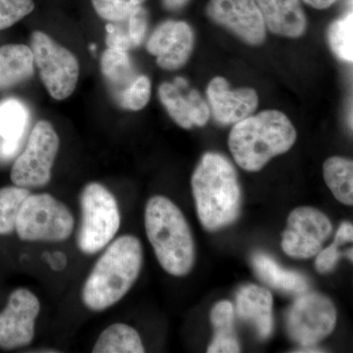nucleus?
I'll return each mask as SVG.
<instances>
[{
  "label": "nucleus",
  "instance_id": "f257e3e1",
  "mask_svg": "<svg viewBox=\"0 0 353 353\" xmlns=\"http://www.w3.org/2000/svg\"><path fill=\"white\" fill-rule=\"evenodd\" d=\"M197 215L204 229L215 232L238 220L241 192L238 173L228 158L208 152L192 176Z\"/></svg>",
  "mask_w": 353,
  "mask_h": 353
},
{
  "label": "nucleus",
  "instance_id": "f03ea898",
  "mask_svg": "<svg viewBox=\"0 0 353 353\" xmlns=\"http://www.w3.org/2000/svg\"><path fill=\"white\" fill-rule=\"evenodd\" d=\"M143 259V246L136 236L125 234L112 241L83 284L85 307L99 312L120 301L138 280Z\"/></svg>",
  "mask_w": 353,
  "mask_h": 353
},
{
  "label": "nucleus",
  "instance_id": "7ed1b4c3",
  "mask_svg": "<svg viewBox=\"0 0 353 353\" xmlns=\"http://www.w3.org/2000/svg\"><path fill=\"white\" fill-rule=\"evenodd\" d=\"M296 141V131L289 118L281 111L266 110L236 123L229 148L241 168L257 172L272 158L289 152Z\"/></svg>",
  "mask_w": 353,
  "mask_h": 353
},
{
  "label": "nucleus",
  "instance_id": "20e7f679",
  "mask_svg": "<svg viewBox=\"0 0 353 353\" xmlns=\"http://www.w3.org/2000/svg\"><path fill=\"white\" fill-rule=\"evenodd\" d=\"M145 226L162 268L176 277L189 274L196 260V250L189 224L180 208L167 197H152L145 206Z\"/></svg>",
  "mask_w": 353,
  "mask_h": 353
},
{
  "label": "nucleus",
  "instance_id": "39448f33",
  "mask_svg": "<svg viewBox=\"0 0 353 353\" xmlns=\"http://www.w3.org/2000/svg\"><path fill=\"white\" fill-rule=\"evenodd\" d=\"M79 248L85 254H95L106 248L119 231L121 216L115 197L99 183H90L80 197Z\"/></svg>",
  "mask_w": 353,
  "mask_h": 353
},
{
  "label": "nucleus",
  "instance_id": "423d86ee",
  "mask_svg": "<svg viewBox=\"0 0 353 353\" xmlns=\"http://www.w3.org/2000/svg\"><path fill=\"white\" fill-rule=\"evenodd\" d=\"M73 215L61 201L48 194H30L21 206L15 230L24 241L60 243L73 233Z\"/></svg>",
  "mask_w": 353,
  "mask_h": 353
},
{
  "label": "nucleus",
  "instance_id": "0eeeda50",
  "mask_svg": "<svg viewBox=\"0 0 353 353\" xmlns=\"http://www.w3.org/2000/svg\"><path fill=\"white\" fill-rule=\"evenodd\" d=\"M31 50L41 82L51 97L64 101L75 92L80 66L75 55L43 32L31 36Z\"/></svg>",
  "mask_w": 353,
  "mask_h": 353
},
{
  "label": "nucleus",
  "instance_id": "6e6552de",
  "mask_svg": "<svg viewBox=\"0 0 353 353\" xmlns=\"http://www.w3.org/2000/svg\"><path fill=\"white\" fill-rule=\"evenodd\" d=\"M59 150V138L48 121H39L32 130L24 152L14 162L11 181L17 187L48 185Z\"/></svg>",
  "mask_w": 353,
  "mask_h": 353
},
{
  "label": "nucleus",
  "instance_id": "1a4fd4ad",
  "mask_svg": "<svg viewBox=\"0 0 353 353\" xmlns=\"http://www.w3.org/2000/svg\"><path fill=\"white\" fill-rule=\"evenodd\" d=\"M336 311L329 297L318 292L297 296L285 315L288 334L301 347H312L334 331Z\"/></svg>",
  "mask_w": 353,
  "mask_h": 353
},
{
  "label": "nucleus",
  "instance_id": "9d476101",
  "mask_svg": "<svg viewBox=\"0 0 353 353\" xmlns=\"http://www.w3.org/2000/svg\"><path fill=\"white\" fill-rule=\"evenodd\" d=\"M332 232L331 221L321 211L313 208L294 209L283 233V250L292 259H310L322 250Z\"/></svg>",
  "mask_w": 353,
  "mask_h": 353
},
{
  "label": "nucleus",
  "instance_id": "9b49d317",
  "mask_svg": "<svg viewBox=\"0 0 353 353\" xmlns=\"http://www.w3.org/2000/svg\"><path fill=\"white\" fill-rule=\"evenodd\" d=\"M41 303L31 290L20 288L11 292L0 312V347L15 350L27 347L34 338Z\"/></svg>",
  "mask_w": 353,
  "mask_h": 353
},
{
  "label": "nucleus",
  "instance_id": "f8f14e48",
  "mask_svg": "<svg viewBox=\"0 0 353 353\" xmlns=\"http://www.w3.org/2000/svg\"><path fill=\"white\" fill-rule=\"evenodd\" d=\"M208 15L246 43L259 46L265 41L266 26L255 0H210Z\"/></svg>",
  "mask_w": 353,
  "mask_h": 353
},
{
  "label": "nucleus",
  "instance_id": "ddd939ff",
  "mask_svg": "<svg viewBox=\"0 0 353 353\" xmlns=\"http://www.w3.org/2000/svg\"><path fill=\"white\" fill-rule=\"evenodd\" d=\"M194 48V32L183 21H166L158 26L146 48L157 57L158 66L173 71L187 63Z\"/></svg>",
  "mask_w": 353,
  "mask_h": 353
},
{
  "label": "nucleus",
  "instance_id": "4468645a",
  "mask_svg": "<svg viewBox=\"0 0 353 353\" xmlns=\"http://www.w3.org/2000/svg\"><path fill=\"white\" fill-rule=\"evenodd\" d=\"M206 92L215 120L223 125L240 122L252 115L259 105V97L253 88L230 90L222 77L213 79Z\"/></svg>",
  "mask_w": 353,
  "mask_h": 353
},
{
  "label": "nucleus",
  "instance_id": "2eb2a0df",
  "mask_svg": "<svg viewBox=\"0 0 353 353\" xmlns=\"http://www.w3.org/2000/svg\"><path fill=\"white\" fill-rule=\"evenodd\" d=\"M273 297L265 288L245 285L236 294V314L256 329L262 340L273 331Z\"/></svg>",
  "mask_w": 353,
  "mask_h": 353
},
{
  "label": "nucleus",
  "instance_id": "dca6fc26",
  "mask_svg": "<svg viewBox=\"0 0 353 353\" xmlns=\"http://www.w3.org/2000/svg\"><path fill=\"white\" fill-rule=\"evenodd\" d=\"M265 26L273 34L299 38L306 30V17L299 0H255Z\"/></svg>",
  "mask_w": 353,
  "mask_h": 353
},
{
  "label": "nucleus",
  "instance_id": "f3484780",
  "mask_svg": "<svg viewBox=\"0 0 353 353\" xmlns=\"http://www.w3.org/2000/svg\"><path fill=\"white\" fill-rule=\"evenodd\" d=\"M252 265L260 280L274 289L299 294L308 290L309 283L305 276L283 268L265 253H255L252 256Z\"/></svg>",
  "mask_w": 353,
  "mask_h": 353
},
{
  "label": "nucleus",
  "instance_id": "a211bd4d",
  "mask_svg": "<svg viewBox=\"0 0 353 353\" xmlns=\"http://www.w3.org/2000/svg\"><path fill=\"white\" fill-rule=\"evenodd\" d=\"M31 48L24 44H6L0 48V90L14 87L34 73Z\"/></svg>",
  "mask_w": 353,
  "mask_h": 353
},
{
  "label": "nucleus",
  "instance_id": "6ab92c4d",
  "mask_svg": "<svg viewBox=\"0 0 353 353\" xmlns=\"http://www.w3.org/2000/svg\"><path fill=\"white\" fill-rule=\"evenodd\" d=\"M234 306L228 301L216 304L211 311L210 319L215 334L209 345V353H236L241 352L234 329Z\"/></svg>",
  "mask_w": 353,
  "mask_h": 353
},
{
  "label": "nucleus",
  "instance_id": "aec40b11",
  "mask_svg": "<svg viewBox=\"0 0 353 353\" xmlns=\"http://www.w3.org/2000/svg\"><path fill=\"white\" fill-rule=\"evenodd\" d=\"M143 341L138 332L122 323L111 325L101 334L92 347L94 353H143Z\"/></svg>",
  "mask_w": 353,
  "mask_h": 353
},
{
  "label": "nucleus",
  "instance_id": "412c9836",
  "mask_svg": "<svg viewBox=\"0 0 353 353\" xmlns=\"http://www.w3.org/2000/svg\"><path fill=\"white\" fill-rule=\"evenodd\" d=\"M324 180L334 197L345 205L353 204V163L347 158L334 157L323 166Z\"/></svg>",
  "mask_w": 353,
  "mask_h": 353
},
{
  "label": "nucleus",
  "instance_id": "4be33fe9",
  "mask_svg": "<svg viewBox=\"0 0 353 353\" xmlns=\"http://www.w3.org/2000/svg\"><path fill=\"white\" fill-rule=\"evenodd\" d=\"M29 120V110L23 102L15 99L0 102V138L22 141Z\"/></svg>",
  "mask_w": 353,
  "mask_h": 353
},
{
  "label": "nucleus",
  "instance_id": "5701e85b",
  "mask_svg": "<svg viewBox=\"0 0 353 353\" xmlns=\"http://www.w3.org/2000/svg\"><path fill=\"white\" fill-rule=\"evenodd\" d=\"M31 192L26 188L6 187L0 189V234L15 231L21 206Z\"/></svg>",
  "mask_w": 353,
  "mask_h": 353
},
{
  "label": "nucleus",
  "instance_id": "b1692460",
  "mask_svg": "<svg viewBox=\"0 0 353 353\" xmlns=\"http://www.w3.org/2000/svg\"><path fill=\"white\" fill-rule=\"evenodd\" d=\"M158 94H159L160 101L166 108L172 119L183 129H192L190 102L188 101V97L181 94L179 88H176L174 83H163L158 88Z\"/></svg>",
  "mask_w": 353,
  "mask_h": 353
},
{
  "label": "nucleus",
  "instance_id": "393cba45",
  "mask_svg": "<svg viewBox=\"0 0 353 353\" xmlns=\"http://www.w3.org/2000/svg\"><path fill=\"white\" fill-rule=\"evenodd\" d=\"M101 71L114 85L131 83L132 66L128 51L114 48L104 51L101 57Z\"/></svg>",
  "mask_w": 353,
  "mask_h": 353
},
{
  "label": "nucleus",
  "instance_id": "a878e982",
  "mask_svg": "<svg viewBox=\"0 0 353 353\" xmlns=\"http://www.w3.org/2000/svg\"><path fill=\"white\" fill-rule=\"evenodd\" d=\"M353 15L347 13L345 17L334 21L330 26L328 39L334 54L343 61L353 60Z\"/></svg>",
  "mask_w": 353,
  "mask_h": 353
},
{
  "label": "nucleus",
  "instance_id": "bb28decb",
  "mask_svg": "<svg viewBox=\"0 0 353 353\" xmlns=\"http://www.w3.org/2000/svg\"><path fill=\"white\" fill-rule=\"evenodd\" d=\"M152 83L150 79L146 76H139L123 92V106L132 111L141 110L148 105Z\"/></svg>",
  "mask_w": 353,
  "mask_h": 353
},
{
  "label": "nucleus",
  "instance_id": "cd10ccee",
  "mask_svg": "<svg viewBox=\"0 0 353 353\" xmlns=\"http://www.w3.org/2000/svg\"><path fill=\"white\" fill-rule=\"evenodd\" d=\"M34 9L32 0H0V31L12 27Z\"/></svg>",
  "mask_w": 353,
  "mask_h": 353
},
{
  "label": "nucleus",
  "instance_id": "c85d7f7f",
  "mask_svg": "<svg viewBox=\"0 0 353 353\" xmlns=\"http://www.w3.org/2000/svg\"><path fill=\"white\" fill-rule=\"evenodd\" d=\"M92 2L95 12L109 22L127 20L136 8L131 0H92Z\"/></svg>",
  "mask_w": 353,
  "mask_h": 353
},
{
  "label": "nucleus",
  "instance_id": "c756f323",
  "mask_svg": "<svg viewBox=\"0 0 353 353\" xmlns=\"http://www.w3.org/2000/svg\"><path fill=\"white\" fill-rule=\"evenodd\" d=\"M128 19H129L128 34L131 39L132 48H136L141 46L145 39L146 31H148V12L141 6L136 7Z\"/></svg>",
  "mask_w": 353,
  "mask_h": 353
},
{
  "label": "nucleus",
  "instance_id": "7c9ffc66",
  "mask_svg": "<svg viewBox=\"0 0 353 353\" xmlns=\"http://www.w3.org/2000/svg\"><path fill=\"white\" fill-rule=\"evenodd\" d=\"M187 97L190 105V121L192 126H205L210 117L208 104L196 90H190Z\"/></svg>",
  "mask_w": 353,
  "mask_h": 353
},
{
  "label": "nucleus",
  "instance_id": "2f4dec72",
  "mask_svg": "<svg viewBox=\"0 0 353 353\" xmlns=\"http://www.w3.org/2000/svg\"><path fill=\"white\" fill-rule=\"evenodd\" d=\"M339 248L340 245L333 243L328 248L320 250L315 263L316 269L319 273H329L336 267L339 260L343 256V253L339 252Z\"/></svg>",
  "mask_w": 353,
  "mask_h": 353
},
{
  "label": "nucleus",
  "instance_id": "473e14b6",
  "mask_svg": "<svg viewBox=\"0 0 353 353\" xmlns=\"http://www.w3.org/2000/svg\"><path fill=\"white\" fill-rule=\"evenodd\" d=\"M106 30L108 32V37H106V44H108V48L128 51L132 48L129 34L124 30L113 25H108Z\"/></svg>",
  "mask_w": 353,
  "mask_h": 353
},
{
  "label": "nucleus",
  "instance_id": "72a5a7b5",
  "mask_svg": "<svg viewBox=\"0 0 353 353\" xmlns=\"http://www.w3.org/2000/svg\"><path fill=\"white\" fill-rule=\"evenodd\" d=\"M22 141L0 138V161H7L19 152Z\"/></svg>",
  "mask_w": 353,
  "mask_h": 353
},
{
  "label": "nucleus",
  "instance_id": "f704fd0d",
  "mask_svg": "<svg viewBox=\"0 0 353 353\" xmlns=\"http://www.w3.org/2000/svg\"><path fill=\"white\" fill-rule=\"evenodd\" d=\"M353 240V226L352 223L345 222L339 228L338 232L334 236V243L338 245H343L345 243H352Z\"/></svg>",
  "mask_w": 353,
  "mask_h": 353
},
{
  "label": "nucleus",
  "instance_id": "c9c22d12",
  "mask_svg": "<svg viewBox=\"0 0 353 353\" xmlns=\"http://www.w3.org/2000/svg\"><path fill=\"white\" fill-rule=\"evenodd\" d=\"M303 1L308 6H312L313 8L326 9L333 6L334 2L338 1V0H303Z\"/></svg>",
  "mask_w": 353,
  "mask_h": 353
},
{
  "label": "nucleus",
  "instance_id": "e433bc0d",
  "mask_svg": "<svg viewBox=\"0 0 353 353\" xmlns=\"http://www.w3.org/2000/svg\"><path fill=\"white\" fill-rule=\"evenodd\" d=\"M189 0H163L164 6L169 10L182 8Z\"/></svg>",
  "mask_w": 353,
  "mask_h": 353
},
{
  "label": "nucleus",
  "instance_id": "4c0bfd02",
  "mask_svg": "<svg viewBox=\"0 0 353 353\" xmlns=\"http://www.w3.org/2000/svg\"><path fill=\"white\" fill-rule=\"evenodd\" d=\"M296 352L312 353V352H323V350H320L319 348L315 347V345H312V347H301V350H296Z\"/></svg>",
  "mask_w": 353,
  "mask_h": 353
},
{
  "label": "nucleus",
  "instance_id": "58836bf2",
  "mask_svg": "<svg viewBox=\"0 0 353 353\" xmlns=\"http://www.w3.org/2000/svg\"><path fill=\"white\" fill-rule=\"evenodd\" d=\"M174 85H176V88H187L188 83L185 82V79L183 78H176L175 80V83Z\"/></svg>",
  "mask_w": 353,
  "mask_h": 353
},
{
  "label": "nucleus",
  "instance_id": "ea45409f",
  "mask_svg": "<svg viewBox=\"0 0 353 353\" xmlns=\"http://www.w3.org/2000/svg\"><path fill=\"white\" fill-rule=\"evenodd\" d=\"M145 0H131V2H132V6H141V4L143 3V2H145Z\"/></svg>",
  "mask_w": 353,
  "mask_h": 353
},
{
  "label": "nucleus",
  "instance_id": "a19ab883",
  "mask_svg": "<svg viewBox=\"0 0 353 353\" xmlns=\"http://www.w3.org/2000/svg\"><path fill=\"white\" fill-rule=\"evenodd\" d=\"M347 257L352 261V248H350V250L347 252Z\"/></svg>",
  "mask_w": 353,
  "mask_h": 353
}]
</instances>
